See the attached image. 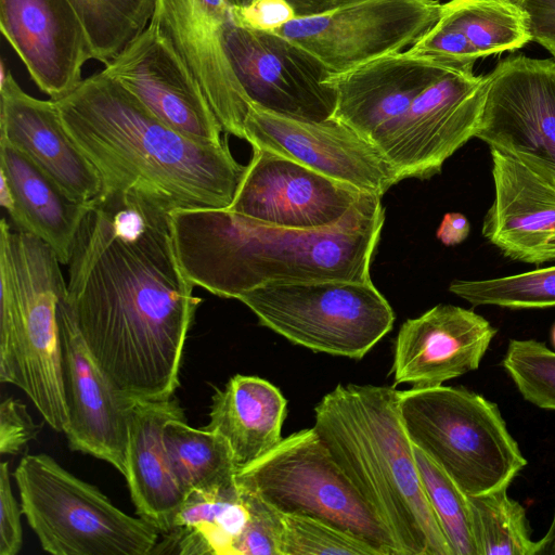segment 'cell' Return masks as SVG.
Masks as SVG:
<instances>
[{
    "label": "cell",
    "mask_w": 555,
    "mask_h": 555,
    "mask_svg": "<svg viewBox=\"0 0 555 555\" xmlns=\"http://www.w3.org/2000/svg\"><path fill=\"white\" fill-rule=\"evenodd\" d=\"M68 266L66 300L93 358L134 400H168L202 299L175 246L170 212L137 193L102 194Z\"/></svg>",
    "instance_id": "1"
},
{
    "label": "cell",
    "mask_w": 555,
    "mask_h": 555,
    "mask_svg": "<svg viewBox=\"0 0 555 555\" xmlns=\"http://www.w3.org/2000/svg\"><path fill=\"white\" fill-rule=\"evenodd\" d=\"M55 103L96 168L102 194L137 193L168 212L232 204L246 166L235 160L227 139L211 145L181 134L102 70Z\"/></svg>",
    "instance_id": "2"
},
{
    "label": "cell",
    "mask_w": 555,
    "mask_h": 555,
    "mask_svg": "<svg viewBox=\"0 0 555 555\" xmlns=\"http://www.w3.org/2000/svg\"><path fill=\"white\" fill-rule=\"evenodd\" d=\"M180 264L195 285L224 298L267 285L371 281L385 221L380 196L365 193L338 223L276 227L224 209L170 212Z\"/></svg>",
    "instance_id": "3"
},
{
    "label": "cell",
    "mask_w": 555,
    "mask_h": 555,
    "mask_svg": "<svg viewBox=\"0 0 555 555\" xmlns=\"http://www.w3.org/2000/svg\"><path fill=\"white\" fill-rule=\"evenodd\" d=\"M392 386L338 384L313 428L400 555H453L426 496Z\"/></svg>",
    "instance_id": "4"
},
{
    "label": "cell",
    "mask_w": 555,
    "mask_h": 555,
    "mask_svg": "<svg viewBox=\"0 0 555 555\" xmlns=\"http://www.w3.org/2000/svg\"><path fill=\"white\" fill-rule=\"evenodd\" d=\"M53 249L0 222V382L22 389L50 427L68 425L57 308L66 283Z\"/></svg>",
    "instance_id": "5"
},
{
    "label": "cell",
    "mask_w": 555,
    "mask_h": 555,
    "mask_svg": "<svg viewBox=\"0 0 555 555\" xmlns=\"http://www.w3.org/2000/svg\"><path fill=\"white\" fill-rule=\"evenodd\" d=\"M399 410L414 446L468 496L508 488L527 465L496 403L464 387H412Z\"/></svg>",
    "instance_id": "6"
},
{
    "label": "cell",
    "mask_w": 555,
    "mask_h": 555,
    "mask_svg": "<svg viewBox=\"0 0 555 555\" xmlns=\"http://www.w3.org/2000/svg\"><path fill=\"white\" fill-rule=\"evenodd\" d=\"M14 479L23 514L50 554L149 555L159 541L154 526L120 511L48 454L25 455Z\"/></svg>",
    "instance_id": "7"
},
{
    "label": "cell",
    "mask_w": 555,
    "mask_h": 555,
    "mask_svg": "<svg viewBox=\"0 0 555 555\" xmlns=\"http://www.w3.org/2000/svg\"><path fill=\"white\" fill-rule=\"evenodd\" d=\"M236 483L282 514L317 518L358 535L380 555H400L313 427L282 438L266 454L240 468Z\"/></svg>",
    "instance_id": "8"
},
{
    "label": "cell",
    "mask_w": 555,
    "mask_h": 555,
    "mask_svg": "<svg viewBox=\"0 0 555 555\" xmlns=\"http://www.w3.org/2000/svg\"><path fill=\"white\" fill-rule=\"evenodd\" d=\"M259 323L314 352L363 358L393 325L395 313L372 281L267 285L237 298Z\"/></svg>",
    "instance_id": "9"
},
{
    "label": "cell",
    "mask_w": 555,
    "mask_h": 555,
    "mask_svg": "<svg viewBox=\"0 0 555 555\" xmlns=\"http://www.w3.org/2000/svg\"><path fill=\"white\" fill-rule=\"evenodd\" d=\"M437 0H335L273 31L317 57L331 75L411 48L439 20Z\"/></svg>",
    "instance_id": "10"
},
{
    "label": "cell",
    "mask_w": 555,
    "mask_h": 555,
    "mask_svg": "<svg viewBox=\"0 0 555 555\" xmlns=\"http://www.w3.org/2000/svg\"><path fill=\"white\" fill-rule=\"evenodd\" d=\"M486 76L475 138L555 184V59L513 55Z\"/></svg>",
    "instance_id": "11"
},
{
    "label": "cell",
    "mask_w": 555,
    "mask_h": 555,
    "mask_svg": "<svg viewBox=\"0 0 555 555\" xmlns=\"http://www.w3.org/2000/svg\"><path fill=\"white\" fill-rule=\"evenodd\" d=\"M224 44L250 104L287 117L322 121L335 111V90L326 67L305 49L273 31L230 22Z\"/></svg>",
    "instance_id": "12"
},
{
    "label": "cell",
    "mask_w": 555,
    "mask_h": 555,
    "mask_svg": "<svg viewBox=\"0 0 555 555\" xmlns=\"http://www.w3.org/2000/svg\"><path fill=\"white\" fill-rule=\"evenodd\" d=\"M486 88L487 76L449 68L417 95L383 150L401 180L439 173L476 137Z\"/></svg>",
    "instance_id": "13"
},
{
    "label": "cell",
    "mask_w": 555,
    "mask_h": 555,
    "mask_svg": "<svg viewBox=\"0 0 555 555\" xmlns=\"http://www.w3.org/2000/svg\"><path fill=\"white\" fill-rule=\"evenodd\" d=\"M244 140L380 197L401 181L372 142L333 117L322 121L301 120L251 103L244 122Z\"/></svg>",
    "instance_id": "14"
},
{
    "label": "cell",
    "mask_w": 555,
    "mask_h": 555,
    "mask_svg": "<svg viewBox=\"0 0 555 555\" xmlns=\"http://www.w3.org/2000/svg\"><path fill=\"white\" fill-rule=\"evenodd\" d=\"M364 194L269 149L253 146L227 209L271 225L314 230L340 222Z\"/></svg>",
    "instance_id": "15"
},
{
    "label": "cell",
    "mask_w": 555,
    "mask_h": 555,
    "mask_svg": "<svg viewBox=\"0 0 555 555\" xmlns=\"http://www.w3.org/2000/svg\"><path fill=\"white\" fill-rule=\"evenodd\" d=\"M102 72L181 134L202 144L217 145L225 140L196 78L153 21Z\"/></svg>",
    "instance_id": "16"
},
{
    "label": "cell",
    "mask_w": 555,
    "mask_h": 555,
    "mask_svg": "<svg viewBox=\"0 0 555 555\" xmlns=\"http://www.w3.org/2000/svg\"><path fill=\"white\" fill-rule=\"evenodd\" d=\"M57 318L68 446L108 462L125 477L129 421L138 400L124 393L91 354L75 324L66 292Z\"/></svg>",
    "instance_id": "17"
},
{
    "label": "cell",
    "mask_w": 555,
    "mask_h": 555,
    "mask_svg": "<svg viewBox=\"0 0 555 555\" xmlns=\"http://www.w3.org/2000/svg\"><path fill=\"white\" fill-rule=\"evenodd\" d=\"M230 9L225 0H156L152 21L196 78L223 131L244 139L250 102L224 44Z\"/></svg>",
    "instance_id": "18"
},
{
    "label": "cell",
    "mask_w": 555,
    "mask_h": 555,
    "mask_svg": "<svg viewBox=\"0 0 555 555\" xmlns=\"http://www.w3.org/2000/svg\"><path fill=\"white\" fill-rule=\"evenodd\" d=\"M449 68L452 67L433 57L404 50L330 75L326 82L336 94L332 117L356 130L383 154L413 101Z\"/></svg>",
    "instance_id": "19"
},
{
    "label": "cell",
    "mask_w": 555,
    "mask_h": 555,
    "mask_svg": "<svg viewBox=\"0 0 555 555\" xmlns=\"http://www.w3.org/2000/svg\"><path fill=\"white\" fill-rule=\"evenodd\" d=\"M2 35L37 87L56 101L82 80L90 44L69 0H0Z\"/></svg>",
    "instance_id": "20"
},
{
    "label": "cell",
    "mask_w": 555,
    "mask_h": 555,
    "mask_svg": "<svg viewBox=\"0 0 555 555\" xmlns=\"http://www.w3.org/2000/svg\"><path fill=\"white\" fill-rule=\"evenodd\" d=\"M496 332L480 314L453 305L406 320L395 343L396 385L436 387L477 370Z\"/></svg>",
    "instance_id": "21"
},
{
    "label": "cell",
    "mask_w": 555,
    "mask_h": 555,
    "mask_svg": "<svg viewBox=\"0 0 555 555\" xmlns=\"http://www.w3.org/2000/svg\"><path fill=\"white\" fill-rule=\"evenodd\" d=\"M0 77V138L26 154L75 201L90 204L100 198L101 177L65 128L55 101L26 93L3 60Z\"/></svg>",
    "instance_id": "22"
},
{
    "label": "cell",
    "mask_w": 555,
    "mask_h": 555,
    "mask_svg": "<svg viewBox=\"0 0 555 555\" xmlns=\"http://www.w3.org/2000/svg\"><path fill=\"white\" fill-rule=\"evenodd\" d=\"M490 155L494 197L483 218V237L512 260H555V184L499 150L490 149Z\"/></svg>",
    "instance_id": "23"
},
{
    "label": "cell",
    "mask_w": 555,
    "mask_h": 555,
    "mask_svg": "<svg viewBox=\"0 0 555 555\" xmlns=\"http://www.w3.org/2000/svg\"><path fill=\"white\" fill-rule=\"evenodd\" d=\"M181 416L183 410L173 398L138 400L129 421L125 478L137 514L160 535L170 531L189 493L173 469L164 440L167 423Z\"/></svg>",
    "instance_id": "24"
},
{
    "label": "cell",
    "mask_w": 555,
    "mask_h": 555,
    "mask_svg": "<svg viewBox=\"0 0 555 555\" xmlns=\"http://www.w3.org/2000/svg\"><path fill=\"white\" fill-rule=\"evenodd\" d=\"M1 185L10 193L8 210L18 230L47 243L67 264L80 224L91 204L68 196L26 154L0 138Z\"/></svg>",
    "instance_id": "25"
},
{
    "label": "cell",
    "mask_w": 555,
    "mask_h": 555,
    "mask_svg": "<svg viewBox=\"0 0 555 555\" xmlns=\"http://www.w3.org/2000/svg\"><path fill=\"white\" fill-rule=\"evenodd\" d=\"M286 403L267 379L236 374L216 389L205 428L227 439L238 470L280 442Z\"/></svg>",
    "instance_id": "26"
},
{
    "label": "cell",
    "mask_w": 555,
    "mask_h": 555,
    "mask_svg": "<svg viewBox=\"0 0 555 555\" xmlns=\"http://www.w3.org/2000/svg\"><path fill=\"white\" fill-rule=\"evenodd\" d=\"M247 517L238 487L210 493L190 490L153 553L231 555Z\"/></svg>",
    "instance_id": "27"
},
{
    "label": "cell",
    "mask_w": 555,
    "mask_h": 555,
    "mask_svg": "<svg viewBox=\"0 0 555 555\" xmlns=\"http://www.w3.org/2000/svg\"><path fill=\"white\" fill-rule=\"evenodd\" d=\"M439 18L462 34L476 60L532 41L525 0H449Z\"/></svg>",
    "instance_id": "28"
},
{
    "label": "cell",
    "mask_w": 555,
    "mask_h": 555,
    "mask_svg": "<svg viewBox=\"0 0 555 555\" xmlns=\"http://www.w3.org/2000/svg\"><path fill=\"white\" fill-rule=\"evenodd\" d=\"M164 440L173 469L188 492L237 489L234 456L220 434L191 427L181 416L167 423Z\"/></svg>",
    "instance_id": "29"
},
{
    "label": "cell",
    "mask_w": 555,
    "mask_h": 555,
    "mask_svg": "<svg viewBox=\"0 0 555 555\" xmlns=\"http://www.w3.org/2000/svg\"><path fill=\"white\" fill-rule=\"evenodd\" d=\"M86 31L92 59L109 63L150 25L156 0H69Z\"/></svg>",
    "instance_id": "30"
},
{
    "label": "cell",
    "mask_w": 555,
    "mask_h": 555,
    "mask_svg": "<svg viewBox=\"0 0 555 555\" xmlns=\"http://www.w3.org/2000/svg\"><path fill=\"white\" fill-rule=\"evenodd\" d=\"M478 555H537L539 541L524 506L507 494V488L468 496Z\"/></svg>",
    "instance_id": "31"
},
{
    "label": "cell",
    "mask_w": 555,
    "mask_h": 555,
    "mask_svg": "<svg viewBox=\"0 0 555 555\" xmlns=\"http://www.w3.org/2000/svg\"><path fill=\"white\" fill-rule=\"evenodd\" d=\"M449 291L473 306L555 307V266L488 280H455Z\"/></svg>",
    "instance_id": "32"
},
{
    "label": "cell",
    "mask_w": 555,
    "mask_h": 555,
    "mask_svg": "<svg viewBox=\"0 0 555 555\" xmlns=\"http://www.w3.org/2000/svg\"><path fill=\"white\" fill-rule=\"evenodd\" d=\"M429 504L453 555H478L468 495L429 456L413 444Z\"/></svg>",
    "instance_id": "33"
},
{
    "label": "cell",
    "mask_w": 555,
    "mask_h": 555,
    "mask_svg": "<svg viewBox=\"0 0 555 555\" xmlns=\"http://www.w3.org/2000/svg\"><path fill=\"white\" fill-rule=\"evenodd\" d=\"M501 364L526 401L555 411V351L535 339L514 338Z\"/></svg>",
    "instance_id": "34"
},
{
    "label": "cell",
    "mask_w": 555,
    "mask_h": 555,
    "mask_svg": "<svg viewBox=\"0 0 555 555\" xmlns=\"http://www.w3.org/2000/svg\"><path fill=\"white\" fill-rule=\"evenodd\" d=\"M281 555H380L369 542L309 516L282 514Z\"/></svg>",
    "instance_id": "35"
},
{
    "label": "cell",
    "mask_w": 555,
    "mask_h": 555,
    "mask_svg": "<svg viewBox=\"0 0 555 555\" xmlns=\"http://www.w3.org/2000/svg\"><path fill=\"white\" fill-rule=\"evenodd\" d=\"M238 490L248 517L232 544L231 555H281L282 513L257 494Z\"/></svg>",
    "instance_id": "36"
},
{
    "label": "cell",
    "mask_w": 555,
    "mask_h": 555,
    "mask_svg": "<svg viewBox=\"0 0 555 555\" xmlns=\"http://www.w3.org/2000/svg\"><path fill=\"white\" fill-rule=\"evenodd\" d=\"M230 14L234 25L260 31H275L297 17L287 0H253L243 7H231Z\"/></svg>",
    "instance_id": "37"
},
{
    "label": "cell",
    "mask_w": 555,
    "mask_h": 555,
    "mask_svg": "<svg viewBox=\"0 0 555 555\" xmlns=\"http://www.w3.org/2000/svg\"><path fill=\"white\" fill-rule=\"evenodd\" d=\"M37 425L25 404L13 398H5L0 404V452L17 454L36 438Z\"/></svg>",
    "instance_id": "38"
},
{
    "label": "cell",
    "mask_w": 555,
    "mask_h": 555,
    "mask_svg": "<svg viewBox=\"0 0 555 555\" xmlns=\"http://www.w3.org/2000/svg\"><path fill=\"white\" fill-rule=\"evenodd\" d=\"M21 503H17L12 486L9 463L0 466V555H16L23 546Z\"/></svg>",
    "instance_id": "39"
},
{
    "label": "cell",
    "mask_w": 555,
    "mask_h": 555,
    "mask_svg": "<svg viewBox=\"0 0 555 555\" xmlns=\"http://www.w3.org/2000/svg\"><path fill=\"white\" fill-rule=\"evenodd\" d=\"M530 15L532 41L555 59V0H525Z\"/></svg>",
    "instance_id": "40"
},
{
    "label": "cell",
    "mask_w": 555,
    "mask_h": 555,
    "mask_svg": "<svg viewBox=\"0 0 555 555\" xmlns=\"http://www.w3.org/2000/svg\"><path fill=\"white\" fill-rule=\"evenodd\" d=\"M470 232L468 219L461 212H448L437 229V238L446 246L464 242Z\"/></svg>",
    "instance_id": "41"
},
{
    "label": "cell",
    "mask_w": 555,
    "mask_h": 555,
    "mask_svg": "<svg viewBox=\"0 0 555 555\" xmlns=\"http://www.w3.org/2000/svg\"><path fill=\"white\" fill-rule=\"evenodd\" d=\"M230 7H243L253 0H225ZM295 9L297 16H307L327 10L335 0H287Z\"/></svg>",
    "instance_id": "42"
},
{
    "label": "cell",
    "mask_w": 555,
    "mask_h": 555,
    "mask_svg": "<svg viewBox=\"0 0 555 555\" xmlns=\"http://www.w3.org/2000/svg\"><path fill=\"white\" fill-rule=\"evenodd\" d=\"M537 555H555V534L539 540V551Z\"/></svg>",
    "instance_id": "43"
},
{
    "label": "cell",
    "mask_w": 555,
    "mask_h": 555,
    "mask_svg": "<svg viewBox=\"0 0 555 555\" xmlns=\"http://www.w3.org/2000/svg\"><path fill=\"white\" fill-rule=\"evenodd\" d=\"M554 534H555V509H554V513H553L551 525H550L548 530H547V532H546V534L544 537L545 538H550V537H552Z\"/></svg>",
    "instance_id": "44"
},
{
    "label": "cell",
    "mask_w": 555,
    "mask_h": 555,
    "mask_svg": "<svg viewBox=\"0 0 555 555\" xmlns=\"http://www.w3.org/2000/svg\"><path fill=\"white\" fill-rule=\"evenodd\" d=\"M551 341H552L553 347L555 348V324H554V326L552 327V332H551Z\"/></svg>",
    "instance_id": "45"
}]
</instances>
